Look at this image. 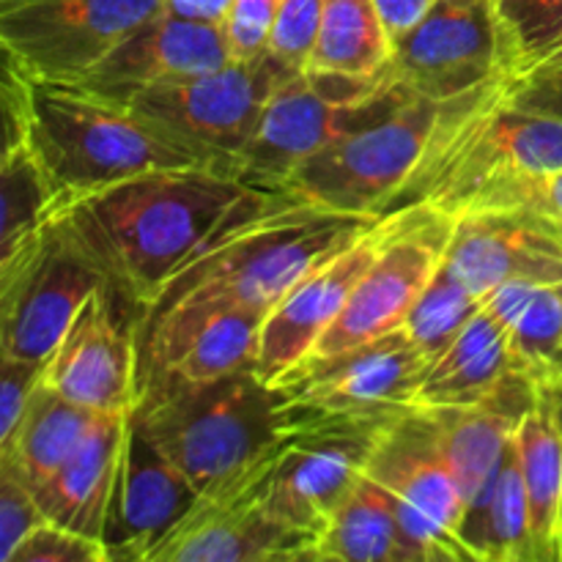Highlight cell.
<instances>
[{"label":"cell","instance_id":"16","mask_svg":"<svg viewBox=\"0 0 562 562\" xmlns=\"http://www.w3.org/2000/svg\"><path fill=\"white\" fill-rule=\"evenodd\" d=\"M398 223V209L379 217L307 274H302L283 300L269 311L261 329L256 371L263 382H274L283 371L305 360L349 305L351 294L382 252Z\"/></svg>","mask_w":562,"mask_h":562},{"label":"cell","instance_id":"25","mask_svg":"<svg viewBox=\"0 0 562 562\" xmlns=\"http://www.w3.org/2000/svg\"><path fill=\"white\" fill-rule=\"evenodd\" d=\"M97 417L99 412L64 398L44 379L27 401L14 431L0 439V464L14 470L38 497L77 445L88 437Z\"/></svg>","mask_w":562,"mask_h":562},{"label":"cell","instance_id":"37","mask_svg":"<svg viewBox=\"0 0 562 562\" xmlns=\"http://www.w3.org/2000/svg\"><path fill=\"white\" fill-rule=\"evenodd\" d=\"M280 9H283V0H234L231 3L225 33H228L234 58L247 60L269 53Z\"/></svg>","mask_w":562,"mask_h":562},{"label":"cell","instance_id":"38","mask_svg":"<svg viewBox=\"0 0 562 562\" xmlns=\"http://www.w3.org/2000/svg\"><path fill=\"white\" fill-rule=\"evenodd\" d=\"M324 0H283L278 25H274L269 53L291 66H305L316 42L318 20H322Z\"/></svg>","mask_w":562,"mask_h":562},{"label":"cell","instance_id":"43","mask_svg":"<svg viewBox=\"0 0 562 562\" xmlns=\"http://www.w3.org/2000/svg\"><path fill=\"white\" fill-rule=\"evenodd\" d=\"M549 395H552L554 401V409H558V420H560V428H562V379H558V382L547 384Z\"/></svg>","mask_w":562,"mask_h":562},{"label":"cell","instance_id":"19","mask_svg":"<svg viewBox=\"0 0 562 562\" xmlns=\"http://www.w3.org/2000/svg\"><path fill=\"white\" fill-rule=\"evenodd\" d=\"M445 267L488 300L516 280H562V231L519 209H477L456 217Z\"/></svg>","mask_w":562,"mask_h":562},{"label":"cell","instance_id":"44","mask_svg":"<svg viewBox=\"0 0 562 562\" xmlns=\"http://www.w3.org/2000/svg\"><path fill=\"white\" fill-rule=\"evenodd\" d=\"M560 552H562V547H560Z\"/></svg>","mask_w":562,"mask_h":562},{"label":"cell","instance_id":"14","mask_svg":"<svg viewBox=\"0 0 562 562\" xmlns=\"http://www.w3.org/2000/svg\"><path fill=\"white\" fill-rule=\"evenodd\" d=\"M453 223V214L426 203L401 206L398 223L382 252L355 289L346 311L311 355L349 349L404 327L415 302L442 267Z\"/></svg>","mask_w":562,"mask_h":562},{"label":"cell","instance_id":"33","mask_svg":"<svg viewBox=\"0 0 562 562\" xmlns=\"http://www.w3.org/2000/svg\"><path fill=\"white\" fill-rule=\"evenodd\" d=\"M508 66L541 60L562 44V0H492Z\"/></svg>","mask_w":562,"mask_h":562},{"label":"cell","instance_id":"20","mask_svg":"<svg viewBox=\"0 0 562 562\" xmlns=\"http://www.w3.org/2000/svg\"><path fill=\"white\" fill-rule=\"evenodd\" d=\"M231 60L234 53L225 25L187 20L165 9L75 82L113 99H126L140 88L206 75Z\"/></svg>","mask_w":562,"mask_h":562},{"label":"cell","instance_id":"5","mask_svg":"<svg viewBox=\"0 0 562 562\" xmlns=\"http://www.w3.org/2000/svg\"><path fill=\"white\" fill-rule=\"evenodd\" d=\"M132 423L179 467L198 497L267 456L283 439L274 393L256 368L214 379H143Z\"/></svg>","mask_w":562,"mask_h":562},{"label":"cell","instance_id":"40","mask_svg":"<svg viewBox=\"0 0 562 562\" xmlns=\"http://www.w3.org/2000/svg\"><path fill=\"white\" fill-rule=\"evenodd\" d=\"M373 3H376L379 14H382L384 25H387L390 36L395 42L423 20V14L431 9L434 0H373Z\"/></svg>","mask_w":562,"mask_h":562},{"label":"cell","instance_id":"34","mask_svg":"<svg viewBox=\"0 0 562 562\" xmlns=\"http://www.w3.org/2000/svg\"><path fill=\"white\" fill-rule=\"evenodd\" d=\"M477 209H519V212L536 214V217L547 220V223L558 225L562 231V170L543 176H525V179L497 187V190L477 198L467 212H477Z\"/></svg>","mask_w":562,"mask_h":562},{"label":"cell","instance_id":"8","mask_svg":"<svg viewBox=\"0 0 562 562\" xmlns=\"http://www.w3.org/2000/svg\"><path fill=\"white\" fill-rule=\"evenodd\" d=\"M439 110L442 102L412 93L384 119L307 157L285 179L283 190L335 212L390 214L431 140Z\"/></svg>","mask_w":562,"mask_h":562},{"label":"cell","instance_id":"1","mask_svg":"<svg viewBox=\"0 0 562 562\" xmlns=\"http://www.w3.org/2000/svg\"><path fill=\"white\" fill-rule=\"evenodd\" d=\"M280 192L217 165L151 170L64 203L53 228L146 313L192 256Z\"/></svg>","mask_w":562,"mask_h":562},{"label":"cell","instance_id":"10","mask_svg":"<svg viewBox=\"0 0 562 562\" xmlns=\"http://www.w3.org/2000/svg\"><path fill=\"white\" fill-rule=\"evenodd\" d=\"M278 448L201 494L146 562H313L311 538L269 505Z\"/></svg>","mask_w":562,"mask_h":562},{"label":"cell","instance_id":"24","mask_svg":"<svg viewBox=\"0 0 562 562\" xmlns=\"http://www.w3.org/2000/svg\"><path fill=\"white\" fill-rule=\"evenodd\" d=\"M538 401V398H536ZM536 404H483L459 409H423L434 426L442 459L470 508L488 486L521 417Z\"/></svg>","mask_w":562,"mask_h":562},{"label":"cell","instance_id":"35","mask_svg":"<svg viewBox=\"0 0 562 562\" xmlns=\"http://www.w3.org/2000/svg\"><path fill=\"white\" fill-rule=\"evenodd\" d=\"M11 562H113L110 560L108 543L99 538L82 536L69 530L58 521H42L20 549Z\"/></svg>","mask_w":562,"mask_h":562},{"label":"cell","instance_id":"6","mask_svg":"<svg viewBox=\"0 0 562 562\" xmlns=\"http://www.w3.org/2000/svg\"><path fill=\"white\" fill-rule=\"evenodd\" d=\"M409 97L393 66L376 77L296 66L274 86L256 135L239 157V176L267 190H283L307 157L384 119Z\"/></svg>","mask_w":562,"mask_h":562},{"label":"cell","instance_id":"7","mask_svg":"<svg viewBox=\"0 0 562 562\" xmlns=\"http://www.w3.org/2000/svg\"><path fill=\"white\" fill-rule=\"evenodd\" d=\"M428 362L404 327L349 349L307 355L269 382L283 434L398 420L417 409Z\"/></svg>","mask_w":562,"mask_h":562},{"label":"cell","instance_id":"32","mask_svg":"<svg viewBox=\"0 0 562 562\" xmlns=\"http://www.w3.org/2000/svg\"><path fill=\"white\" fill-rule=\"evenodd\" d=\"M483 305L486 300L472 294L470 285L442 261L439 272L434 274V280L406 316L404 329L428 360H437L459 338L461 329L483 311Z\"/></svg>","mask_w":562,"mask_h":562},{"label":"cell","instance_id":"2","mask_svg":"<svg viewBox=\"0 0 562 562\" xmlns=\"http://www.w3.org/2000/svg\"><path fill=\"white\" fill-rule=\"evenodd\" d=\"M558 170L560 88L538 66H510L486 86L442 102L431 140L395 209L426 203L456 217L497 187Z\"/></svg>","mask_w":562,"mask_h":562},{"label":"cell","instance_id":"39","mask_svg":"<svg viewBox=\"0 0 562 562\" xmlns=\"http://www.w3.org/2000/svg\"><path fill=\"white\" fill-rule=\"evenodd\" d=\"M47 379V362L16 360L0 355V439L14 431L27 401Z\"/></svg>","mask_w":562,"mask_h":562},{"label":"cell","instance_id":"3","mask_svg":"<svg viewBox=\"0 0 562 562\" xmlns=\"http://www.w3.org/2000/svg\"><path fill=\"white\" fill-rule=\"evenodd\" d=\"M376 220L335 212L283 190L267 206L214 236L170 278L143 313L140 351L220 307H256L269 316L302 274Z\"/></svg>","mask_w":562,"mask_h":562},{"label":"cell","instance_id":"11","mask_svg":"<svg viewBox=\"0 0 562 562\" xmlns=\"http://www.w3.org/2000/svg\"><path fill=\"white\" fill-rule=\"evenodd\" d=\"M162 11L165 0H0V47L31 80L75 82Z\"/></svg>","mask_w":562,"mask_h":562},{"label":"cell","instance_id":"15","mask_svg":"<svg viewBox=\"0 0 562 562\" xmlns=\"http://www.w3.org/2000/svg\"><path fill=\"white\" fill-rule=\"evenodd\" d=\"M393 44L398 82L431 102L464 97L510 69L492 0H434Z\"/></svg>","mask_w":562,"mask_h":562},{"label":"cell","instance_id":"18","mask_svg":"<svg viewBox=\"0 0 562 562\" xmlns=\"http://www.w3.org/2000/svg\"><path fill=\"white\" fill-rule=\"evenodd\" d=\"M121 296L99 285L47 362V384L64 398L99 412H132L140 398V335L115 313Z\"/></svg>","mask_w":562,"mask_h":562},{"label":"cell","instance_id":"12","mask_svg":"<svg viewBox=\"0 0 562 562\" xmlns=\"http://www.w3.org/2000/svg\"><path fill=\"white\" fill-rule=\"evenodd\" d=\"M366 472L387 492L415 562L470 560L461 541L467 505L426 412L415 409L390 423Z\"/></svg>","mask_w":562,"mask_h":562},{"label":"cell","instance_id":"36","mask_svg":"<svg viewBox=\"0 0 562 562\" xmlns=\"http://www.w3.org/2000/svg\"><path fill=\"white\" fill-rule=\"evenodd\" d=\"M42 521H47V514L36 492L14 470L0 464V562H11L20 543Z\"/></svg>","mask_w":562,"mask_h":562},{"label":"cell","instance_id":"21","mask_svg":"<svg viewBox=\"0 0 562 562\" xmlns=\"http://www.w3.org/2000/svg\"><path fill=\"white\" fill-rule=\"evenodd\" d=\"M538 393L541 387L516 366L508 327L492 307L483 305L459 338L428 362L417 390V409L536 404Z\"/></svg>","mask_w":562,"mask_h":562},{"label":"cell","instance_id":"30","mask_svg":"<svg viewBox=\"0 0 562 562\" xmlns=\"http://www.w3.org/2000/svg\"><path fill=\"white\" fill-rule=\"evenodd\" d=\"M393 36L373 0H324L305 66L335 75L376 77L393 66Z\"/></svg>","mask_w":562,"mask_h":562},{"label":"cell","instance_id":"17","mask_svg":"<svg viewBox=\"0 0 562 562\" xmlns=\"http://www.w3.org/2000/svg\"><path fill=\"white\" fill-rule=\"evenodd\" d=\"M390 423H340L283 434L269 483L274 514L316 547L324 521L368 470Z\"/></svg>","mask_w":562,"mask_h":562},{"label":"cell","instance_id":"9","mask_svg":"<svg viewBox=\"0 0 562 562\" xmlns=\"http://www.w3.org/2000/svg\"><path fill=\"white\" fill-rule=\"evenodd\" d=\"M296 66L274 53L239 60L206 75L132 91L121 102L184 146L239 173V157L252 140L274 86Z\"/></svg>","mask_w":562,"mask_h":562},{"label":"cell","instance_id":"31","mask_svg":"<svg viewBox=\"0 0 562 562\" xmlns=\"http://www.w3.org/2000/svg\"><path fill=\"white\" fill-rule=\"evenodd\" d=\"M0 263L33 245L60 209V192L36 159L27 140L3 146L0 162Z\"/></svg>","mask_w":562,"mask_h":562},{"label":"cell","instance_id":"42","mask_svg":"<svg viewBox=\"0 0 562 562\" xmlns=\"http://www.w3.org/2000/svg\"><path fill=\"white\" fill-rule=\"evenodd\" d=\"M527 66H538V69L547 71V75L554 80V86H558L562 91V44H560V47H554L549 55H543L541 60H536V64H527ZM514 69H516V66H514Z\"/></svg>","mask_w":562,"mask_h":562},{"label":"cell","instance_id":"13","mask_svg":"<svg viewBox=\"0 0 562 562\" xmlns=\"http://www.w3.org/2000/svg\"><path fill=\"white\" fill-rule=\"evenodd\" d=\"M104 278L58 231L0 263V355L49 362Z\"/></svg>","mask_w":562,"mask_h":562},{"label":"cell","instance_id":"23","mask_svg":"<svg viewBox=\"0 0 562 562\" xmlns=\"http://www.w3.org/2000/svg\"><path fill=\"white\" fill-rule=\"evenodd\" d=\"M130 423L132 412L97 417L88 437L38 494L49 521L104 541Z\"/></svg>","mask_w":562,"mask_h":562},{"label":"cell","instance_id":"28","mask_svg":"<svg viewBox=\"0 0 562 562\" xmlns=\"http://www.w3.org/2000/svg\"><path fill=\"white\" fill-rule=\"evenodd\" d=\"M510 335L516 366L547 387L562 379V280H516L486 300Z\"/></svg>","mask_w":562,"mask_h":562},{"label":"cell","instance_id":"22","mask_svg":"<svg viewBox=\"0 0 562 562\" xmlns=\"http://www.w3.org/2000/svg\"><path fill=\"white\" fill-rule=\"evenodd\" d=\"M198 492L179 467L165 459L130 423L124 459L115 481L104 543L110 560L146 562V554L173 530L192 508Z\"/></svg>","mask_w":562,"mask_h":562},{"label":"cell","instance_id":"41","mask_svg":"<svg viewBox=\"0 0 562 562\" xmlns=\"http://www.w3.org/2000/svg\"><path fill=\"white\" fill-rule=\"evenodd\" d=\"M234 0H165V9L173 14L187 16V20L212 22V25H225Z\"/></svg>","mask_w":562,"mask_h":562},{"label":"cell","instance_id":"29","mask_svg":"<svg viewBox=\"0 0 562 562\" xmlns=\"http://www.w3.org/2000/svg\"><path fill=\"white\" fill-rule=\"evenodd\" d=\"M461 541L475 562H536L516 437L488 486L467 508Z\"/></svg>","mask_w":562,"mask_h":562},{"label":"cell","instance_id":"27","mask_svg":"<svg viewBox=\"0 0 562 562\" xmlns=\"http://www.w3.org/2000/svg\"><path fill=\"white\" fill-rule=\"evenodd\" d=\"M313 562H415L387 492L368 472L324 521Z\"/></svg>","mask_w":562,"mask_h":562},{"label":"cell","instance_id":"26","mask_svg":"<svg viewBox=\"0 0 562 562\" xmlns=\"http://www.w3.org/2000/svg\"><path fill=\"white\" fill-rule=\"evenodd\" d=\"M536 562H562V428L547 387L516 428Z\"/></svg>","mask_w":562,"mask_h":562},{"label":"cell","instance_id":"4","mask_svg":"<svg viewBox=\"0 0 562 562\" xmlns=\"http://www.w3.org/2000/svg\"><path fill=\"white\" fill-rule=\"evenodd\" d=\"M25 140L60 192V206L151 170L228 168L170 137L121 99L80 82L27 77Z\"/></svg>","mask_w":562,"mask_h":562}]
</instances>
